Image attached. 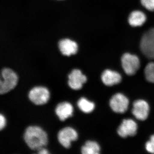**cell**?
<instances>
[{"label":"cell","instance_id":"6da1fadb","mask_svg":"<svg viewBox=\"0 0 154 154\" xmlns=\"http://www.w3.org/2000/svg\"><path fill=\"white\" fill-rule=\"evenodd\" d=\"M24 138L27 145L32 150H38L47 144V134L39 127H28L25 130Z\"/></svg>","mask_w":154,"mask_h":154},{"label":"cell","instance_id":"7a4b0ae2","mask_svg":"<svg viewBox=\"0 0 154 154\" xmlns=\"http://www.w3.org/2000/svg\"><path fill=\"white\" fill-rule=\"evenodd\" d=\"M18 76L11 69L4 68L1 72L0 94H4L14 89L17 84Z\"/></svg>","mask_w":154,"mask_h":154},{"label":"cell","instance_id":"3957f363","mask_svg":"<svg viewBox=\"0 0 154 154\" xmlns=\"http://www.w3.org/2000/svg\"><path fill=\"white\" fill-rule=\"evenodd\" d=\"M140 49L147 57L154 59V28L145 33L140 42Z\"/></svg>","mask_w":154,"mask_h":154},{"label":"cell","instance_id":"277c9868","mask_svg":"<svg viewBox=\"0 0 154 154\" xmlns=\"http://www.w3.org/2000/svg\"><path fill=\"white\" fill-rule=\"evenodd\" d=\"M122 65L126 74L132 75L140 66L139 59L137 56L129 53L123 54L121 58Z\"/></svg>","mask_w":154,"mask_h":154},{"label":"cell","instance_id":"5b68a950","mask_svg":"<svg viewBox=\"0 0 154 154\" xmlns=\"http://www.w3.org/2000/svg\"><path fill=\"white\" fill-rule=\"evenodd\" d=\"M28 97L30 101L35 105H44L49 100V92L45 87H35L29 92Z\"/></svg>","mask_w":154,"mask_h":154},{"label":"cell","instance_id":"8992f818","mask_svg":"<svg viewBox=\"0 0 154 154\" xmlns=\"http://www.w3.org/2000/svg\"><path fill=\"white\" fill-rule=\"evenodd\" d=\"M78 137V134L76 131L69 127L63 128L58 134L59 142L66 148H70L71 142L76 140Z\"/></svg>","mask_w":154,"mask_h":154},{"label":"cell","instance_id":"52a82bcc","mask_svg":"<svg viewBox=\"0 0 154 154\" xmlns=\"http://www.w3.org/2000/svg\"><path fill=\"white\" fill-rule=\"evenodd\" d=\"M110 105L111 109L116 113H124L128 108L129 101L123 94L119 93L110 99Z\"/></svg>","mask_w":154,"mask_h":154},{"label":"cell","instance_id":"ba28073f","mask_svg":"<svg viewBox=\"0 0 154 154\" xmlns=\"http://www.w3.org/2000/svg\"><path fill=\"white\" fill-rule=\"evenodd\" d=\"M149 107L147 102L143 100H138L134 102L132 112L137 119L144 121L148 116Z\"/></svg>","mask_w":154,"mask_h":154},{"label":"cell","instance_id":"9c48e42d","mask_svg":"<svg viewBox=\"0 0 154 154\" xmlns=\"http://www.w3.org/2000/svg\"><path fill=\"white\" fill-rule=\"evenodd\" d=\"M68 77L69 86L75 90L81 89L83 84L87 82V77L78 69L73 70L69 75Z\"/></svg>","mask_w":154,"mask_h":154},{"label":"cell","instance_id":"30bf717a","mask_svg":"<svg viewBox=\"0 0 154 154\" xmlns=\"http://www.w3.org/2000/svg\"><path fill=\"white\" fill-rule=\"evenodd\" d=\"M137 125L134 120L131 119H124L119 127L117 132L122 137L133 136L136 134Z\"/></svg>","mask_w":154,"mask_h":154},{"label":"cell","instance_id":"8fae6325","mask_svg":"<svg viewBox=\"0 0 154 154\" xmlns=\"http://www.w3.org/2000/svg\"><path fill=\"white\" fill-rule=\"evenodd\" d=\"M58 47L61 53L67 56L75 54L78 50L76 42L69 38L60 40L58 43Z\"/></svg>","mask_w":154,"mask_h":154},{"label":"cell","instance_id":"7c38bea8","mask_svg":"<svg viewBox=\"0 0 154 154\" xmlns=\"http://www.w3.org/2000/svg\"><path fill=\"white\" fill-rule=\"evenodd\" d=\"M102 82L106 86H112L121 82V75L117 72L109 69L105 70L101 76Z\"/></svg>","mask_w":154,"mask_h":154},{"label":"cell","instance_id":"4fadbf2b","mask_svg":"<svg viewBox=\"0 0 154 154\" xmlns=\"http://www.w3.org/2000/svg\"><path fill=\"white\" fill-rule=\"evenodd\" d=\"M73 110L72 106L69 102H61L57 106L55 112L60 120L63 121L72 115Z\"/></svg>","mask_w":154,"mask_h":154},{"label":"cell","instance_id":"5bb4252c","mask_svg":"<svg viewBox=\"0 0 154 154\" xmlns=\"http://www.w3.org/2000/svg\"><path fill=\"white\" fill-rule=\"evenodd\" d=\"M146 17L143 12L136 11L132 12L128 17V22L132 27H139L144 24Z\"/></svg>","mask_w":154,"mask_h":154},{"label":"cell","instance_id":"9a60e30c","mask_svg":"<svg viewBox=\"0 0 154 154\" xmlns=\"http://www.w3.org/2000/svg\"><path fill=\"white\" fill-rule=\"evenodd\" d=\"M100 146L97 143L92 141L86 142L82 147L81 152L83 154H98L100 152Z\"/></svg>","mask_w":154,"mask_h":154},{"label":"cell","instance_id":"2e32d148","mask_svg":"<svg viewBox=\"0 0 154 154\" xmlns=\"http://www.w3.org/2000/svg\"><path fill=\"white\" fill-rule=\"evenodd\" d=\"M78 106L80 110L85 113H90L95 108V104L85 98H81L78 102Z\"/></svg>","mask_w":154,"mask_h":154},{"label":"cell","instance_id":"e0dca14e","mask_svg":"<svg viewBox=\"0 0 154 154\" xmlns=\"http://www.w3.org/2000/svg\"><path fill=\"white\" fill-rule=\"evenodd\" d=\"M144 72L146 80L150 82L154 83V63L147 65Z\"/></svg>","mask_w":154,"mask_h":154},{"label":"cell","instance_id":"ac0fdd59","mask_svg":"<svg viewBox=\"0 0 154 154\" xmlns=\"http://www.w3.org/2000/svg\"><path fill=\"white\" fill-rule=\"evenodd\" d=\"M143 6L149 11H154V0H141Z\"/></svg>","mask_w":154,"mask_h":154},{"label":"cell","instance_id":"d6986e66","mask_svg":"<svg viewBox=\"0 0 154 154\" xmlns=\"http://www.w3.org/2000/svg\"><path fill=\"white\" fill-rule=\"evenodd\" d=\"M146 149L149 152L154 154V135L146 144Z\"/></svg>","mask_w":154,"mask_h":154},{"label":"cell","instance_id":"ffe728a7","mask_svg":"<svg viewBox=\"0 0 154 154\" xmlns=\"http://www.w3.org/2000/svg\"><path fill=\"white\" fill-rule=\"evenodd\" d=\"M6 125V119L4 116L2 114L0 115V130L2 129L5 128Z\"/></svg>","mask_w":154,"mask_h":154},{"label":"cell","instance_id":"44dd1931","mask_svg":"<svg viewBox=\"0 0 154 154\" xmlns=\"http://www.w3.org/2000/svg\"><path fill=\"white\" fill-rule=\"evenodd\" d=\"M38 153L39 154H49V152L46 149L44 148V147L38 150Z\"/></svg>","mask_w":154,"mask_h":154}]
</instances>
